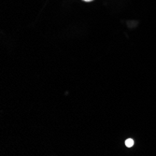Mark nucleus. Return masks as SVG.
Masks as SVG:
<instances>
[{"mask_svg":"<svg viewBox=\"0 0 156 156\" xmlns=\"http://www.w3.org/2000/svg\"><path fill=\"white\" fill-rule=\"evenodd\" d=\"M125 145H126V147H128V148L133 147V145H134V140L132 138H128V139L125 141Z\"/></svg>","mask_w":156,"mask_h":156,"instance_id":"f257e3e1","label":"nucleus"},{"mask_svg":"<svg viewBox=\"0 0 156 156\" xmlns=\"http://www.w3.org/2000/svg\"><path fill=\"white\" fill-rule=\"evenodd\" d=\"M83 1H87L88 2V1H92V0H83Z\"/></svg>","mask_w":156,"mask_h":156,"instance_id":"f03ea898","label":"nucleus"}]
</instances>
